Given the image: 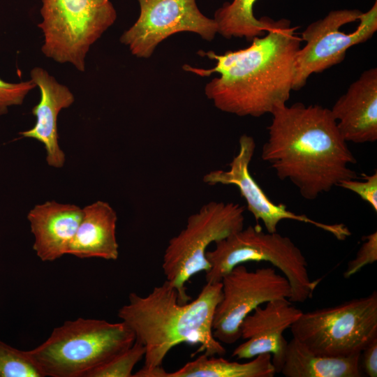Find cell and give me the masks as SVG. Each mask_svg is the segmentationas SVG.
<instances>
[{
    "mask_svg": "<svg viewBox=\"0 0 377 377\" xmlns=\"http://www.w3.org/2000/svg\"><path fill=\"white\" fill-rule=\"evenodd\" d=\"M290 20L269 18L266 35L255 37L244 49L217 54H198L214 60L203 69L185 64L182 68L198 75L219 73L206 84L205 93L222 112L239 117H259L286 105L295 75V60L301 38Z\"/></svg>",
    "mask_w": 377,
    "mask_h": 377,
    "instance_id": "obj_1",
    "label": "cell"
},
{
    "mask_svg": "<svg viewBox=\"0 0 377 377\" xmlns=\"http://www.w3.org/2000/svg\"><path fill=\"white\" fill-rule=\"evenodd\" d=\"M261 158L281 180H289L306 200H313L343 180L356 179L357 160L330 109L295 103L272 112Z\"/></svg>",
    "mask_w": 377,
    "mask_h": 377,
    "instance_id": "obj_2",
    "label": "cell"
},
{
    "mask_svg": "<svg viewBox=\"0 0 377 377\" xmlns=\"http://www.w3.org/2000/svg\"><path fill=\"white\" fill-rule=\"evenodd\" d=\"M222 297L221 282L206 284L193 301L181 304L176 289L165 280L145 297L131 293L118 316L145 347L144 365L133 377H161L163 360L177 345L199 344L207 356L225 354L213 335L216 308Z\"/></svg>",
    "mask_w": 377,
    "mask_h": 377,
    "instance_id": "obj_3",
    "label": "cell"
},
{
    "mask_svg": "<svg viewBox=\"0 0 377 377\" xmlns=\"http://www.w3.org/2000/svg\"><path fill=\"white\" fill-rule=\"evenodd\" d=\"M135 340L123 321L79 318L53 330L42 344L28 353L43 376L86 377Z\"/></svg>",
    "mask_w": 377,
    "mask_h": 377,
    "instance_id": "obj_4",
    "label": "cell"
},
{
    "mask_svg": "<svg viewBox=\"0 0 377 377\" xmlns=\"http://www.w3.org/2000/svg\"><path fill=\"white\" fill-rule=\"evenodd\" d=\"M207 251L209 269L206 283H215L235 266L249 262H267L281 271L292 290L290 301L303 303L313 297L320 280H311L308 263L300 249L290 238L277 232H264L257 223L235 232L214 242Z\"/></svg>",
    "mask_w": 377,
    "mask_h": 377,
    "instance_id": "obj_5",
    "label": "cell"
},
{
    "mask_svg": "<svg viewBox=\"0 0 377 377\" xmlns=\"http://www.w3.org/2000/svg\"><path fill=\"white\" fill-rule=\"evenodd\" d=\"M40 13L43 54L81 72L91 45L117 19L110 0H41Z\"/></svg>",
    "mask_w": 377,
    "mask_h": 377,
    "instance_id": "obj_6",
    "label": "cell"
},
{
    "mask_svg": "<svg viewBox=\"0 0 377 377\" xmlns=\"http://www.w3.org/2000/svg\"><path fill=\"white\" fill-rule=\"evenodd\" d=\"M244 210L238 203L211 201L190 215L185 228L169 240L162 267L166 281L177 290L179 303L191 300L186 283L197 273L209 270L207 247L244 228Z\"/></svg>",
    "mask_w": 377,
    "mask_h": 377,
    "instance_id": "obj_7",
    "label": "cell"
},
{
    "mask_svg": "<svg viewBox=\"0 0 377 377\" xmlns=\"http://www.w3.org/2000/svg\"><path fill=\"white\" fill-rule=\"evenodd\" d=\"M290 329L293 338L313 353L335 357L361 353L377 337V293L302 312Z\"/></svg>",
    "mask_w": 377,
    "mask_h": 377,
    "instance_id": "obj_8",
    "label": "cell"
},
{
    "mask_svg": "<svg viewBox=\"0 0 377 377\" xmlns=\"http://www.w3.org/2000/svg\"><path fill=\"white\" fill-rule=\"evenodd\" d=\"M376 31V0L365 13L357 9L334 10L309 24L300 38L306 44L296 57L293 90L304 87L311 74L342 62L350 47L366 42Z\"/></svg>",
    "mask_w": 377,
    "mask_h": 377,
    "instance_id": "obj_9",
    "label": "cell"
},
{
    "mask_svg": "<svg viewBox=\"0 0 377 377\" xmlns=\"http://www.w3.org/2000/svg\"><path fill=\"white\" fill-rule=\"evenodd\" d=\"M221 282L222 297L215 310L212 330L214 338L226 344L241 338L242 320L257 306L274 300H290L292 295L288 279L274 266L249 271L238 265Z\"/></svg>",
    "mask_w": 377,
    "mask_h": 377,
    "instance_id": "obj_10",
    "label": "cell"
},
{
    "mask_svg": "<svg viewBox=\"0 0 377 377\" xmlns=\"http://www.w3.org/2000/svg\"><path fill=\"white\" fill-rule=\"evenodd\" d=\"M136 22L120 36L136 57L148 59L157 45L179 32H192L212 40L218 33L215 20L204 15L195 0H138Z\"/></svg>",
    "mask_w": 377,
    "mask_h": 377,
    "instance_id": "obj_11",
    "label": "cell"
},
{
    "mask_svg": "<svg viewBox=\"0 0 377 377\" xmlns=\"http://www.w3.org/2000/svg\"><path fill=\"white\" fill-rule=\"evenodd\" d=\"M256 149L253 137L243 134L239 139V151L229 163V170H216L204 175V183L235 185L246 202L247 209L253 214L257 223L262 221L267 232H277V226L284 219L309 223L332 234L338 240H345L351 235L343 223L329 224L315 221L305 214H295L284 204L274 203L255 181L249 172V165Z\"/></svg>",
    "mask_w": 377,
    "mask_h": 377,
    "instance_id": "obj_12",
    "label": "cell"
},
{
    "mask_svg": "<svg viewBox=\"0 0 377 377\" xmlns=\"http://www.w3.org/2000/svg\"><path fill=\"white\" fill-rule=\"evenodd\" d=\"M257 306L245 317L240 325L241 338L246 341L235 348L232 356L252 359L258 355L270 353L276 373H280L288 341L283 332L302 313L287 298L271 300Z\"/></svg>",
    "mask_w": 377,
    "mask_h": 377,
    "instance_id": "obj_13",
    "label": "cell"
},
{
    "mask_svg": "<svg viewBox=\"0 0 377 377\" xmlns=\"http://www.w3.org/2000/svg\"><path fill=\"white\" fill-rule=\"evenodd\" d=\"M31 80L40 89L38 103L31 110L36 117L34 126L19 135L41 142L46 151V161L50 166L60 168L66 156L59 144L57 119L61 110L68 108L75 101L70 89L59 83L45 69L35 67L30 71Z\"/></svg>",
    "mask_w": 377,
    "mask_h": 377,
    "instance_id": "obj_14",
    "label": "cell"
},
{
    "mask_svg": "<svg viewBox=\"0 0 377 377\" xmlns=\"http://www.w3.org/2000/svg\"><path fill=\"white\" fill-rule=\"evenodd\" d=\"M332 114L344 140L356 144L377 140V68L365 70L335 102Z\"/></svg>",
    "mask_w": 377,
    "mask_h": 377,
    "instance_id": "obj_15",
    "label": "cell"
},
{
    "mask_svg": "<svg viewBox=\"0 0 377 377\" xmlns=\"http://www.w3.org/2000/svg\"><path fill=\"white\" fill-rule=\"evenodd\" d=\"M82 216V209L75 205L51 200L35 205L27 219L37 256L42 261L51 262L66 254Z\"/></svg>",
    "mask_w": 377,
    "mask_h": 377,
    "instance_id": "obj_16",
    "label": "cell"
},
{
    "mask_svg": "<svg viewBox=\"0 0 377 377\" xmlns=\"http://www.w3.org/2000/svg\"><path fill=\"white\" fill-rule=\"evenodd\" d=\"M117 216L107 202L97 200L82 208V216L66 254L80 258L117 260Z\"/></svg>",
    "mask_w": 377,
    "mask_h": 377,
    "instance_id": "obj_17",
    "label": "cell"
},
{
    "mask_svg": "<svg viewBox=\"0 0 377 377\" xmlns=\"http://www.w3.org/2000/svg\"><path fill=\"white\" fill-rule=\"evenodd\" d=\"M361 353L335 357L312 352L293 338L288 341L280 373L286 377H360Z\"/></svg>",
    "mask_w": 377,
    "mask_h": 377,
    "instance_id": "obj_18",
    "label": "cell"
},
{
    "mask_svg": "<svg viewBox=\"0 0 377 377\" xmlns=\"http://www.w3.org/2000/svg\"><path fill=\"white\" fill-rule=\"evenodd\" d=\"M276 374L270 353L244 363L202 354L177 371H165L162 377H273Z\"/></svg>",
    "mask_w": 377,
    "mask_h": 377,
    "instance_id": "obj_19",
    "label": "cell"
},
{
    "mask_svg": "<svg viewBox=\"0 0 377 377\" xmlns=\"http://www.w3.org/2000/svg\"><path fill=\"white\" fill-rule=\"evenodd\" d=\"M258 0H232L226 2L214 13V20L218 33L226 38H246L252 40L263 36L269 18L258 20L253 14V6Z\"/></svg>",
    "mask_w": 377,
    "mask_h": 377,
    "instance_id": "obj_20",
    "label": "cell"
},
{
    "mask_svg": "<svg viewBox=\"0 0 377 377\" xmlns=\"http://www.w3.org/2000/svg\"><path fill=\"white\" fill-rule=\"evenodd\" d=\"M145 347L138 340L105 364L90 371L86 377H133V369L145 355Z\"/></svg>",
    "mask_w": 377,
    "mask_h": 377,
    "instance_id": "obj_21",
    "label": "cell"
},
{
    "mask_svg": "<svg viewBox=\"0 0 377 377\" xmlns=\"http://www.w3.org/2000/svg\"><path fill=\"white\" fill-rule=\"evenodd\" d=\"M0 377H44L28 351L0 340Z\"/></svg>",
    "mask_w": 377,
    "mask_h": 377,
    "instance_id": "obj_22",
    "label": "cell"
},
{
    "mask_svg": "<svg viewBox=\"0 0 377 377\" xmlns=\"http://www.w3.org/2000/svg\"><path fill=\"white\" fill-rule=\"evenodd\" d=\"M36 87L31 80L8 82L0 78V115L8 113L11 106L22 105L27 95Z\"/></svg>",
    "mask_w": 377,
    "mask_h": 377,
    "instance_id": "obj_23",
    "label": "cell"
},
{
    "mask_svg": "<svg viewBox=\"0 0 377 377\" xmlns=\"http://www.w3.org/2000/svg\"><path fill=\"white\" fill-rule=\"evenodd\" d=\"M364 243L361 245L355 257L348 263L343 272V276L348 279L360 271L367 265L377 260V232L363 237Z\"/></svg>",
    "mask_w": 377,
    "mask_h": 377,
    "instance_id": "obj_24",
    "label": "cell"
},
{
    "mask_svg": "<svg viewBox=\"0 0 377 377\" xmlns=\"http://www.w3.org/2000/svg\"><path fill=\"white\" fill-rule=\"evenodd\" d=\"M364 180L356 179L341 181L338 186L357 194L363 200L369 203L375 212H377V172L372 175L362 174Z\"/></svg>",
    "mask_w": 377,
    "mask_h": 377,
    "instance_id": "obj_25",
    "label": "cell"
},
{
    "mask_svg": "<svg viewBox=\"0 0 377 377\" xmlns=\"http://www.w3.org/2000/svg\"><path fill=\"white\" fill-rule=\"evenodd\" d=\"M362 367L369 377L377 376V337L374 338L362 350Z\"/></svg>",
    "mask_w": 377,
    "mask_h": 377,
    "instance_id": "obj_26",
    "label": "cell"
}]
</instances>
